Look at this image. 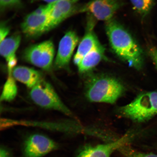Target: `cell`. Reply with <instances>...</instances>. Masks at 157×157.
<instances>
[{"label": "cell", "mask_w": 157, "mask_h": 157, "mask_svg": "<svg viewBox=\"0 0 157 157\" xmlns=\"http://www.w3.org/2000/svg\"><path fill=\"white\" fill-rule=\"evenodd\" d=\"M106 33L114 52L131 67L139 69L144 62L140 46L122 25L113 19L106 22Z\"/></svg>", "instance_id": "cell-1"}, {"label": "cell", "mask_w": 157, "mask_h": 157, "mask_svg": "<svg viewBox=\"0 0 157 157\" xmlns=\"http://www.w3.org/2000/svg\"><path fill=\"white\" fill-rule=\"evenodd\" d=\"M124 87L118 80L107 76H96L88 81L86 96L94 102L112 104L122 95Z\"/></svg>", "instance_id": "cell-2"}, {"label": "cell", "mask_w": 157, "mask_h": 157, "mask_svg": "<svg viewBox=\"0 0 157 157\" xmlns=\"http://www.w3.org/2000/svg\"><path fill=\"white\" fill-rule=\"evenodd\" d=\"M120 112L137 122L148 120L157 114V91L140 94L131 103L121 108Z\"/></svg>", "instance_id": "cell-3"}, {"label": "cell", "mask_w": 157, "mask_h": 157, "mask_svg": "<svg viewBox=\"0 0 157 157\" xmlns=\"http://www.w3.org/2000/svg\"><path fill=\"white\" fill-rule=\"evenodd\" d=\"M31 89L30 97L37 105L45 109L56 110L67 115H72L71 112L48 82L42 80Z\"/></svg>", "instance_id": "cell-4"}, {"label": "cell", "mask_w": 157, "mask_h": 157, "mask_svg": "<svg viewBox=\"0 0 157 157\" xmlns=\"http://www.w3.org/2000/svg\"><path fill=\"white\" fill-rule=\"evenodd\" d=\"M55 48L52 40L28 47L23 52V58L26 62L48 71L52 68L54 57Z\"/></svg>", "instance_id": "cell-5"}, {"label": "cell", "mask_w": 157, "mask_h": 157, "mask_svg": "<svg viewBox=\"0 0 157 157\" xmlns=\"http://www.w3.org/2000/svg\"><path fill=\"white\" fill-rule=\"evenodd\" d=\"M122 3L121 0H90L80 6L79 13H87L94 19L107 22L113 19Z\"/></svg>", "instance_id": "cell-6"}, {"label": "cell", "mask_w": 157, "mask_h": 157, "mask_svg": "<svg viewBox=\"0 0 157 157\" xmlns=\"http://www.w3.org/2000/svg\"><path fill=\"white\" fill-rule=\"evenodd\" d=\"M70 0L56 2L49 14L44 33L48 32L71 15L79 13L80 6Z\"/></svg>", "instance_id": "cell-7"}, {"label": "cell", "mask_w": 157, "mask_h": 157, "mask_svg": "<svg viewBox=\"0 0 157 157\" xmlns=\"http://www.w3.org/2000/svg\"><path fill=\"white\" fill-rule=\"evenodd\" d=\"M56 143L44 135H31L25 141L24 146L25 157H42L57 148Z\"/></svg>", "instance_id": "cell-8"}, {"label": "cell", "mask_w": 157, "mask_h": 157, "mask_svg": "<svg viewBox=\"0 0 157 157\" xmlns=\"http://www.w3.org/2000/svg\"><path fill=\"white\" fill-rule=\"evenodd\" d=\"M78 41V35L74 31H70L66 33L59 44L55 67L62 69L67 67Z\"/></svg>", "instance_id": "cell-9"}, {"label": "cell", "mask_w": 157, "mask_h": 157, "mask_svg": "<svg viewBox=\"0 0 157 157\" xmlns=\"http://www.w3.org/2000/svg\"><path fill=\"white\" fill-rule=\"evenodd\" d=\"M131 136L125 135L117 140L97 146L84 147L77 157H110L114 152L128 144Z\"/></svg>", "instance_id": "cell-10"}, {"label": "cell", "mask_w": 157, "mask_h": 157, "mask_svg": "<svg viewBox=\"0 0 157 157\" xmlns=\"http://www.w3.org/2000/svg\"><path fill=\"white\" fill-rule=\"evenodd\" d=\"M50 13L37 14L32 12L27 15L21 24L23 33L29 37L38 36L44 33Z\"/></svg>", "instance_id": "cell-11"}, {"label": "cell", "mask_w": 157, "mask_h": 157, "mask_svg": "<svg viewBox=\"0 0 157 157\" xmlns=\"http://www.w3.org/2000/svg\"><path fill=\"white\" fill-rule=\"evenodd\" d=\"M95 25V21L93 19L90 18L87 23L85 35L78 45L74 57V62L76 65L86 54L100 43L94 32Z\"/></svg>", "instance_id": "cell-12"}, {"label": "cell", "mask_w": 157, "mask_h": 157, "mask_svg": "<svg viewBox=\"0 0 157 157\" xmlns=\"http://www.w3.org/2000/svg\"><path fill=\"white\" fill-rule=\"evenodd\" d=\"M21 37L18 34H15L1 42L0 53L7 63L9 73H12L17 63V51L20 44Z\"/></svg>", "instance_id": "cell-13"}, {"label": "cell", "mask_w": 157, "mask_h": 157, "mask_svg": "<svg viewBox=\"0 0 157 157\" xmlns=\"http://www.w3.org/2000/svg\"><path fill=\"white\" fill-rule=\"evenodd\" d=\"M12 74L13 77L17 80L32 88L42 79V75L34 69L25 66H18L13 70Z\"/></svg>", "instance_id": "cell-14"}, {"label": "cell", "mask_w": 157, "mask_h": 157, "mask_svg": "<svg viewBox=\"0 0 157 157\" xmlns=\"http://www.w3.org/2000/svg\"><path fill=\"white\" fill-rule=\"evenodd\" d=\"M105 58V48L101 43L86 54L77 65L82 73L89 71L95 67Z\"/></svg>", "instance_id": "cell-15"}, {"label": "cell", "mask_w": 157, "mask_h": 157, "mask_svg": "<svg viewBox=\"0 0 157 157\" xmlns=\"http://www.w3.org/2000/svg\"><path fill=\"white\" fill-rule=\"evenodd\" d=\"M17 87L12 73H9L8 77L4 86L1 96V101H11L16 97Z\"/></svg>", "instance_id": "cell-16"}, {"label": "cell", "mask_w": 157, "mask_h": 157, "mask_svg": "<svg viewBox=\"0 0 157 157\" xmlns=\"http://www.w3.org/2000/svg\"><path fill=\"white\" fill-rule=\"evenodd\" d=\"M133 9L143 17L150 12L154 5V0H130Z\"/></svg>", "instance_id": "cell-17"}, {"label": "cell", "mask_w": 157, "mask_h": 157, "mask_svg": "<svg viewBox=\"0 0 157 157\" xmlns=\"http://www.w3.org/2000/svg\"><path fill=\"white\" fill-rule=\"evenodd\" d=\"M118 151L125 157H157V155L141 152L131 148L128 144L124 145L119 149Z\"/></svg>", "instance_id": "cell-18"}, {"label": "cell", "mask_w": 157, "mask_h": 157, "mask_svg": "<svg viewBox=\"0 0 157 157\" xmlns=\"http://www.w3.org/2000/svg\"><path fill=\"white\" fill-rule=\"evenodd\" d=\"M22 6L21 0H0L1 10L8 9L20 8Z\"/></svg>", "instance_id": "cell-19"}, {"label": "cell", "mask_w": 157, "mask_h": 157, "mask_svg": "<svg viewBox=\"0 0 157 157\" xmlns=\"http://www.w3.org/2000/svg\"><path fill=\"white\" fill-rule=\"evenodd\" d=\"M10 29L4 23H1L0 26V42L4 40L10 32Z\"/></svg>", "instance_id": "cell-20"}, {"label": "cell", "mask_w": 157, "mask_h": 157, "mask_svg": "<svg viewBox=\"0 0 157 157\" xmlns=\"http://www.w3.org/2000/svg\"><path fill=\"white\" fill-rule=\"evenodd\" d=\"M149 53L157 66V49L152 48L150 49Z\"/></svg>", "instance_id": "cell-21"}, {"label": "cell", "mask_w": 157, "mask_h": 157, "mask_svg": "<svg viewBox=\"0 0 157 157\" xmlns=\"http://www.w3.org/2000/svg\"><path fill=\"white\" fill-rule=\"evenodd\" d=\"M0 157H10L9 152L4 148H1L0 150Z\"/></svg>", "instance_id": "cell-22"}, {"label": "cell", "mask_w": 157, "mask_h": 157, "mask_svg": "<svg viewBox=\"0 0 157 157\" xmlns=\"http://www.w3.org/2000/svg\"><path fill=\"white\" fill-rule=\"evenodd\" d=\"M32 1H43L46 2L48 3H53L56 2L64 1V0H31ZM70 1H73L75 2H77L79 0H70Z\"/></svg>", "instance_id": "cell-23"}]
</instances>
